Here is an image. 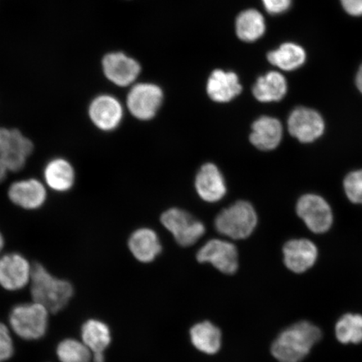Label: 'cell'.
I'll list each match as a JSON object with an SVG mask.
<instances>
[{
  "label": "cell",
  "mask_w": 362,
  "mask_h": 362,
  "mask_svg": "<svg viewBox=\"0 0 362 362\" xmlns=\"http://www.w3.org/2000/svg\"><path fill=\"white\" fill-rule=\"evenodd\" d=\"M322 338L321 329L310 321L301 320L289 325L271 346V353L279 362H302Z\"/></svg>",
  "instance_id": "1"
},
{
  "label": "cell",
  "mask_w": 362,
  "mask_h": 362,
  "mask_svg": "<svg viewBox=\"0 0 362 362\" xmlns=\"http://www.w3.org/2000/svg\"><path fill=\"white\" fill-rule=\"evenodd\" d=\"M30 284L33 301L44 306L49 313L57 314L64 310L74 297L72 284L55 277L40 264L33 266Z\"/></svg>",
  "instance_id": "2"
},
{
  "label": "cell",
  "mask_w": 362,
  "mask_h": 362,
  "mask_svg": "<svg viewBox=\"0 0 362 362\" xmlns=\"http://www.w3.org/2000/svg\"><path fill=\"white\" fill-rule=\"evenodd\" d=\"M8 322L18 337L25 341H36L47 334L49 311L38 303H25L13 308Z\"/></svg>",
  "instance_id": "3"
},
{
  "label": "cell",
  "mask_w": 362,
  "mask_h": 362,
  "mask_svg": "<svg viewBox=\"0 0 362 362\" xmlns=\"http://www.w3.org/2000/svg\"><path fill=\"white\" fill-rule=\"evenodd\" d=\"M257 216L252 204L239 201L220 212L215 220L217 232L235 240L245 239L255 230Z\"/></svg>",
  "instance_id": "4"
},
{
  "label": "cell",
  "mask_w": 362,
  "mask_h": 362,
  "mask_svg": "<svg viewBox=\"0 0 362 362\" xmlns=\"http://www.w3.org/2000/svg\"><path fill=\"white\" fill-rule=\"evenodd\" d=\"M161 223L173 235L180 246L189 247L196 243L206 232L205 226L187 211L171 208L161 216Z\"/></svg>",
  "instance_id": "5"
},
{
  "label": "cell",
  "mask_w": 362,
  "mask_h": 362,
  "mask_svg": "<svg viewBox=\"0 0 362 362\" xmlns=\"http://www.w3.org/2000/svg\"><path fill=\"white\" fill-rule=\"evenodd\" d=\"M296 211L311 232L327 233L333 223V212L328 202L318 194H307L297 202Z\"/></svg>",
  "instance_id": "6"
},
{
  "label": "cell",
  "mask_w": 362,
  "mask_h": 362,
  "mask_svg": "<svg viewBox=\"0 0 362 362\" xmlns=\"http://www.w3.org/2000/svg\"><path fill=\"white\" fill-rule=\"evenodd\" d=\"M164 94L157 85L138 83L130 89L127 97V106L136 119L151 120L160 110Z\"/></svg>",
  "instance_id": "7"
},
{
  "label": "cell",
  "mask_w": 362,
  "mask_h": 362,
  "mask_svg": "<svg viewBox=\"0 0 362 362\" xmlns=\"http://www.w3.org/2000/svg\"><path fill=\"white\" fill-rule=\"evenodd\" d=\"M288 128L289 133L298 141L311 143L322 136L325 125L318 112L312 108L298 107L289 115Z\"/></svg>",
  "instance_id": "8"
},
{
  "label": "cell",
  "mask_w": 362,
  "mask_h": 362,
  "mask_svg": "<svg viewBox=\"0 0 362 362\" xmlns=\"http://www.w3.org/2000/svg\"><path fill=\"white\" fill-rule=\"evenodd\" d=\"M198 262H209L226 274H233L238 269V252L233 243L212 239L198 251Z\"/></svg>",
  "instance_id": "9"
},
{
  "label": "cell",
  "mask_w": 362,
  "mask_h": 362,
  "mask_svg": "<svg viewBox=\"0 0 362 362\" xmlns=\"http://www.w3.org/2000/svg\"><path fill=\"white\" fill-rule=\"evenodd\" d=\"M33 266L24 256L11 252L0 257V286L8 291H17L29 284Z\"/></svg>",
  "instance_id": "10"
},
{
  "label": "cell",
  "mask_w": 362,
  "mask_h": 362,
  "mask_svg": "<svg viewBox=\"0 0 362 362\" xmlns=\"http://www.w3.org/2000/svg\"><path fill=\"white\" fill-rule=\"evenodd\" d=\"M102 66L106 78L119 87L134 83L141 71L137 61L122 52L107 54L103 59Z\"/></svg>",
  "instance_id": "11"
},
{
  "label": "cell",
  "mask_w": 362,
  "mask_h": 362,
  "mask_svg": "<svg viewBox=\"0 0 362 362\" xmlns=\"http://www.w3.org/2000/svg\"><path fill=\"white\" fill-rule=\"evenodd\" d=\"M88 115L98 129L110 132L121 124L124 110L117 98L111 95L103 94L99 95L90 102Z\"/></svg>",
  "instance_id": "12"
},
{
  "label": "cell",
  "mask_w": 362,
  "mask_h": 362,
  "mask_svg": "<svg viewBox=\"0 0 362 362\" xmlns=\"http://www.w3.org/2000/svg\"><path fill=\"white\" fill-rule=\"evenodd\" d=\"M8 197L18 207L27 211L42 208L47 200L45 185L37 179L30 178L16 181L8 189Z\"/></svg>",
  "instance_id": "13"
},
{
  "label": "cell",
  "mask_w": 362,
  "mask_h": 362,
  "mask_svg": "<svg viewBox=\"0 0 362 362\" xmlns=\"http://www.w3.org/2000/svg\"><path fill=\"white\" fill-rule=\"evenodd\" d=\"M283 252L285 266L294 274L305 273L318 257V249L308 239L291 240L285 243Z\"/></svg>",
  "instance_id": "14"
},
{
  "label": "cell",
  "mask_w": 362,
  "mask_h": 362,
  "mask_svg": "<svg viewBox=\"0 0 362 362\" xmlns=\"http://www.w3.org/2000/svg\"><path fill=\"white\" fill-rule=\"evenodd\" d=\"M194 185L199 197L207 202H218L226 193L223 175L217 166L211 163H207L201 167Z\"/></svg>",
  "instance_id": "15"
},
{
  "label": "cell",
  "mask_w": 362,
  "mask_h": 362,
  "mask_svg": "<svg viewBox=\"0 0 362 362\" xmlns=\"http://www.w3.org/2000/svg\"><path fill=\"white\" fill-rule=\"evenodd\" d=\"M243 87L235 72L215 70L208 79L206 90L212 101L228 103L242 93Z\"/></svg>",
  "instance_id": "16"
},
{
  "label": "cell",
  "mask_w": 362,
  "mask_h": 362,
  "mask_svg": "<svg viewBox=\"0 0 362 362\" xmlns=\"http://www.w3.org/2000/svg\"><path fill=\"white\" fill-rule=\"evenodd\" d=\"M282 138V124L275 117L262 116L252 125L250 141L260 151H274L281 143Z\"/></svg>",
  "instance_id": "17"
},
{
  "label": "cell",
  "mask_w": 362,
  "mask_h": 362,
  "mask_svg": "<svg viewBox=\"0 0 362 362\" xmlns=\"http://www.w3.org/2000/svg\"><path fill=\"white\" fill-rule=\"evenodd\" d=\"M43 175L45 184L54 192L65 193L74 187V167L64 158L56 157L49 160L44 167Z\"/></svg>",
  "instance_id": "18"
},
{
  "label": "cell",
  "mask_w": 362,
  "mask_h": 362,
  "mask_svg": "<svg viewBox=\"0 0 362 362\" xmlns=\"http://www.w3.org/2000/svg\"><path fill=\"white\" fill-rule=\"evenodd\" d=\"M287 93L286 78L280 72L275 71L259 76L252 88L253 96L261 103L281 101Z\"/></svg>",
  "instance_id": "19"
},
{
  "label": "cell",
  "mask_w": 362,
  "mask_h": 362,
  "mask_svg": "<svg viewBox=\"0 0 362 362\" xmlns=\"http://www.w3.org/2000/svg\"><path fill=\"white\" fill-rule=\"evenodd\" d=\"M129 247L135 259L142 262L155 260L162 250L158 235L149 228L135 230L129 240Z\"/></svg>",
  "instance_id": "20"
},
{
  "label": "cell",
  "mask_w": 362,
  "mask_h": 362,
  "mask_svg": "<svg viewBox=\"0 0 362 362\" xmlns=\"http://www.w3.org/2000/svg\"><path fill=\"white\" fill-rule=\"evenodd\" d=\"M272 65L284 71H293L304 66L307 54L304 47L293 42H285L268 53Z\"/></svg>",
  "instance_id": "21"
},
{
  "label": "cell",
  "mask_w": 362,
  "mask_h": 362,
  "mask_svg": "<svg viewBox=\"0 0 362 362\" xmlns=\"http://www.w3.org/2000/svg\"><path fill=\"white\" fill-rule=\"evenodd\" d=\"M235 27L240 40L247 43L255 42L265 34L266 22L259 11L248 8L239 13Z\"/></svg>",
  "instance_id": "22"
},
{
  "label": "cell",
  "mask_w": 362,
  "mask_h": 362,
  "mask_svg": "<svg viewBox=\"0 0 362 362\" xmlns=\"http://www.w3.org/2000/svg\"><path fill=\"white\" fill-rule=\"evenodd\" d=\"M81 339L93 355H104V351L111 343L110 328L103 321H86L81 330Z\"/></svg>",
  "instance_id": "23"
},
{
  "label": "cell",
  "mask_w": 362,
  "mask_h": 362,
  "mask_svg": "<svg viewBox=\"0 0 362 362\" xmlns=\"http://www.w3.org/2000/svg\"><path fill=\"white\" fill-rule=\"evenodd\" d=\"M193 346L208 355H214L221 346V330L209 321L199 323L191 329Z\"/></svg>",
  "instance_id": "24"
},
{
  "label": "cell",
  "mask_w": 362,
  "mask_h": 362,
  "mask_svg": "<svg viewBox=\"0 0 362 362\" xmlns=\"http://www.w3.org/2000/svg\"><path fill=\"white\" fill-rule=\"evenodd\" d=\"M334 333L339 342L348 344L362 343V315L347 313L337 320Z\"/></svg>",
  "instance_id": "25"
},
{
  "label": "cell",
  "mask_w": 362,
  "mask_h": 362,
  "mask_svg": "<svg viewBox=\"0 0 362 362\" xmlns=\"http://www.w3.org/2000/svg\"><path fill=\"white\" fill-rule=\"evenodd\" d=\"M57 355L61 362H90L93 353L83 341L68 338L58 344Z\"/></svg>",
  "instance_id": "26"
},
{
  "label": "cell",
  "mask_w": 362,
  "mask_h": 362,
  "mask_svg": "<svg viewBox=\"0 0 362 362\" xmlns=\"http://www.w3.org/2000/svg\"><path fill=\"white\" fill-rule=\"evenodd\" d=\"M344 189L352 203L362 205V170L351 172L344 180Z\"/></svg>",
  "instance_id": "27"
},
{
  "label": "cell",
  "mask_w": 362,
  "mask_h": 362,
  "mask_svg": "<svg viewBox=\"0 0 362 362\" xmlns=\"http://www.w3.org/2000/svg\"><path fill=\"white\" fill-rule=\"evenodd\" d=\"M7 149H12V151L28 158L33 153L34 144L19 129H11L10 146Z\"/></svg>",
  "instance_id": "28"
},
{
  "label": "cell",
  "mask_w": 362,
  "mask_h": 362,
  "mask_svg": "<svg viewBox=\"0 0 362 362\" xmlns=\"http://www.w3.org/2000/svg\"><path fill=\"white\" fill-rule=\"evenodd\" d=\"M15 353L13 339L6 325L0 322V362L10 360Z\"/></svg>",
  "instance_id": "29"
},
{
  "label": "cell",
  "mask_w": 362,
  "mask_h": 362,
  "mask_svg": "<svg viewBox=\"0 0 362 362\" xmlns=\"http://www.w3.org/2000/svg\"><path fill=\"white\" fill-rule=\"evenodd\" d=\"M27 158L21 153L7 149V151L0 156V160L3 162L4 166L6 167L8 171L18 172L24 168L26 164Z\"/></svg>",
  "instance_id": "30"
},
{
  "label": "cell",
  "mask_w": 362,
  "mask_h": 362,
  "mask_svg": "<svg viewBox=\"0 0 362 362\" xmlns=\"http://www.w3.org/2000/svg\"><path fill=\"white\" fill-rule=\"evenodd\" d=\"M262 3L269 15L280 16L291 10L293 0H262Z\"/></svg>",
  "instance_id": "31"
},
{
  "label": "cell",
  "mask_w": 362,
  "mask_h": 362,
  "mask_svg": "<svg viewBox=\"0 0 362 362\" xmlns=\"http://www.w3.org/2000/svg\"><path fill=\"white\" fill-rule=\"evenodd\" d=\"M339 1L348 15L354 17L362 16V0H339Z\"/></svg>",
  "instance_id": "32"
},
{
  "label": "cell",
  "mask_w": 362,
  "mask_h": 362,
  "mask_svg": "<svg viewBox=\"0 0 362 362\" xmlns=\"http://www.w3.org/2000/svg\"><path fill=\"white\" fill-rule=\"evenodd\" d=\"M11 129L0 128V156L10 146Z\"/></svg>",
  "instance_id": "33"
},
{
  "label": "cell",
  "mask_w": 362,
  "mask_h": 362,
  "mask_svg": "<svg viewBox=\"0 0 362 362\" xmlns=\"http://www.w3.org/2000/svg\"><path fill=\"white\" fill-rule=\"evenodd\" d=\"M356 85L357 88L360 90V93L362 94V64L359 67L358 71H357L356 76Z\"/></svg>",
  "instance_id": "34"
},
{
  "label": "cell",
  "mask_w": 362,
  "mask_h": 362,
  "mask_svg": "<svg viewBox=\"0 0 362 362\" xmlns=\"http://www.w3.org/2000/svg\"><path fill=\"white\" fill-rule=\"evenodd\" d=\"M8 170L4 166L1 160H0V184L3 183L6 180L8 175Z\"/></svg>",
  "instance_id": "35"
},
{
  "label": "cell",
  "mask_w": 362,
  "mask_h": 362,
  "mask_svg": "<svg viewBox=\"0 0 362 362\" xmlns=\"http://www.w3.org/2000/svg\"><path fill=\"white\" fill-rule=\"evenodd\" d=\"M4 247V238L1 232H0V252H2Z\"/></svg>",
  "instance_id": "36"
}]
</instances>
